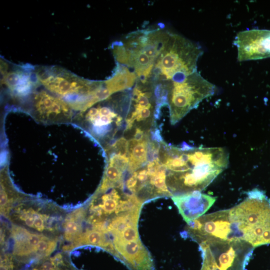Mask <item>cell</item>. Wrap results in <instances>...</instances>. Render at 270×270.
I'll use <instances>...</instances> for the list:
<instances>
[{"mask_svg":"<svg viewBox=\"0 0 270 270\" xmlns=\"http://www.w3.org/2000/svg\"><path fill=\"white\" fill-rule=\"evenodd\" d=\"M172 198L187 224L201 216L216 200V197L199 191L174 196Z\"/></svg>","mask_w":270,"mask_h":270,"instance_id":"obj_13","label":"cell"},{"mask_svg":"<svg viewBox=\"0 0 270 270\" xmlns=\"http://www.w3.org/2000/svg\"><path fill=\"white\" fill-rule=\"evenodd\" d=\"M78 244L100 246L108 250L110 246L106 235L100 231L88 230L78 238Z\"/></svg>","mask_w":270,"mask_h":270,"instance_id":"obj_16","label":"cell"},{"mask_svg":"<svg viewBox=\"0 0 270 270\" xmlns=\"http://www.w3.org/2000/svg\"><path fill=\"white\" fill-rule=\"evenodd\" d=\"M234 44L239 62L270 57V30H250L239 32Z\"/></svg>","mask_w":270,"mask_h":270,"instance_id":"obj_12","label":"cell"},{"mask_svg":"<svg viewBox=\"0 0 270 270\" xmlns=\"http://www.w3.org/2000/svg\"><path fill=\"white\" fill-rule=\"evenodd\" d=\"M170 34L164 26H150L131 32L112 46L117 64L127 67L138 79L148 78Z\"/></svg>","mask_w":270,"mask_h":270,"instance_id":"obj_3","label":"cell"},{"mask_svg":"<svg viewBox=\"0 0 270 270\" xmlns=\"http://www.w3.org/2000/svg\"><path fill=\"white\" fill-rule=\"evenodd\" d=\"M166 105L158 84L150 78L138 79L131 88L124 130L139 128L146 132L155 130L160 108Z\"/></svg>","mask_w":270,"mask_h":270,"instance_id":"obj_8","label":"cell"},{"mask_svg":"<svg viewBox=\"0 0 270 270\" xmlns=\"http://www.w3.org/2000/svg\"><path fill=\"white\" fill-rule=\"evenodd\" d=\"M30 113L45 124L70 122L74 120L72 108L64 100L44 88L34 90L28 96Z\"/></svg>","mask_w":270,"mask_h":270,"instance_id":"obj_11","label":"cell"},{"mask_svg":"<svg viewBox=\"0 0 270 270\" xmlns=\"http://www.w3.org/2000/svg\"><path fill=\"white\" fill-rule=\"evenodd\" d=\"M199 245L202 263L210 270H245L254 248L242 240L210 239Z\"/></svg>","mask_w":270,"mask_h":270,"instance_id":"obj_9","label":"cell"},{"mask_svg":"<svg viewBox=\"0 0 270 270\" xmlns=\"http://www.w3.org/2000/svg\"><path fill=\"white\" fill-rule=\"evenodd\" d=\"M130 92L114 94L74 116V121L104 150L123 136Z\"/></svg>","mask_w":270,"mask_h":270,"instance_id":"obj_2","label":"cell"},{"mask_svg":"<svg viewBox=\"0 0 270 270\" xmlns=\"http://www.w3.org/2000/svg\"><path fill=\"white\" fill-rule=\"evenodd\" d=\"M34 72L45 88L80 112L112 95L106 82L81 78L60 67L38 66Z\"/></svg>","mask_w":270,"mask_h":270,"instance_id":"obj_4","label":"cell"},{"mask_svg":"<svg viewBox=\"0 0 270 270\" xmlns=\"http://www.w3.org/2000/svg\"><path fill=\"white\" fill-rule=\"evenodd\" d=\"M185 232L198 244L210 239L242 240L230 220L229 210L209 214L190 222L185 228Z\"/></svg>","mask_w":270,"mask_h":270,"instance_id":"obj_10","label":"cell"},{"mask_svg":"<svg viewBox=\"0 0 270 270\" xmlns=\"http://www.w3.org/2000/svg\"><path fill=\"white\" fill-rule=\"evenodd\" d=\"M159 84L166 98L172 124L180 120L202 100L212 96L216 89L215 86L198 71Z\"/></svg>","mask_w":270,"mask_h":270,"instance_id":"obj_6","label":"cell"},{"mask_svg":"<svg viewBox=\"0 0 270 270\" xmlns=\"http://www.w3.org/2000/svg\"><path fill=\"white\" fill-rule=\"evenodd\" d=\"M34 228L37 230L38 231H41L45 228V224L44 222V218L40 214H37L34 211Z\"/></svg>","mask_w":270,"mask_h":270,"instance_id":"obj_18","label":"cell"},{"mask_svg":"<svg viewBox=\"0 0 270 270\" xmlns=\"http://www.w3.org/2000/svg\"><path fill=\"white\" fill-rule=\"evenodd\" d=\"M66 238H70L74 236H77L80 229V224L74 220H68L65 224Z\"/></svg>","mask_w":270,"mask_h":270,"instance_id":"obj_17","label":"cell"},{"mask_svg":"<svg viewBox=\"0 0 270 270\" xmlns=\"http://www.w3.org/2000/svg\"><path fill=\"white\" fill-rule=\"evenodd\" d=\"M229 214L242 240L254 248L264 244L262 235L270 229V202L264 192H248L246 198L229 209Z\"/></svg>","mask_w":270,"mask_h":270,"instance_id":"obj_7","label":"cell"},{"mask_svg":"<svg viewBox=\"0 0 270 270\" xmlns=\"http://www.w3.org/2000/svg\"><path fill=\"white\" fill-rule=\"evenodd\" d=\"M203 52L198 44L171 32L148 78L161 84L190 74L197 71V62Z\"/></svg>","mask_w":270,"mask_h":270,"instance_id":"obj_5","label":"cell"},{"mask_svg":"<svg viewBox=\"0 0 270 270\" xmlns=\"http://www.w3.org/2000/svg\"><path fill=\"white\" fill-rule=\"evenodd\" d=\"M31 74L22 68H14L6 74L4 81L9 90L14 96L20 98L26 94L30 96L36 90Z\"/></svg>","mask_w":270,"mask_h":270,"instance_id":"obj_14","label":"cell"},{"mask_svg":"<svg viewBox=\"0 0 270 270\" xmlns=\"http://www.w3.org/2000/svg\"><path fill=\"white\" fill-rule=\"evenodd\" d=\"M46 258L37 260L36 264L30 270H78L62 255L49 258Z\"/></svg>","mask_w":270,"mask_h":270,"instance_id":"obj_15","label":"cell"},{"mask_svg":"<svg viewBox=\"0 0 270 270\" xmlns=\"http://www.w3.org/2000/svg\"><path fill=\"white\" fill-rule=\"evenodd\" d=\"M158 158L165 168L166 184L172 196L206 188L227 168L229 158L223 148L194 147L186 143L178 147L163 140Z\"/></svg>","mask_w":270,"mask_h":270,"instance_id":"obj_1","label":"cell"}]
</instances>
